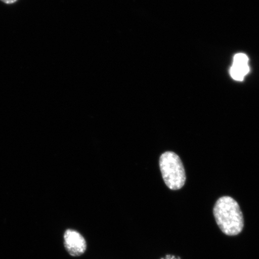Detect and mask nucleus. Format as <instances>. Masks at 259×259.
<instances>
[{
    "label": "nucleus",
    "mask_w": 259,
    "mask_h": 259,
    "mask_svg": "<svg viewBox=\"0 0 259 259\" xmlns=\"http://www.w3.org/2000/svg\"><path fill=\"white\" fill-rule=\"evenodd\" d=\"M64 245L66 251L73 257H79L87 250L85 239L79 232L73 229H67L64 234Z\"/></svg>",
    "instance_id": "3"
},
{
    "label": "nucleus",
    "mask_w": 259,
    "mask_h": 259,
    "mask_svg": "<svg viewBox=\"0 0 259 259\" xmlns=\"http://www.w3.org/2000/svg\"><path fill=\"white\" fill-rule=\"evenodd\" d=\"M0 1L5 3V4L12 5L14 4L18 0H0Z\"/></svg>",
    "instance_id": "6"
},
{
    "label": "nucleus",
    "mask_w": 259,
    "mask_h": 259,
    "mask_svg": "<svg viewBox=\"0 0 259 259\" xmlns=\"http://www.w3.org/2000/svg\"><path fill=\"white\" fill-rule=\"evenodd\" d=\"M213 213L217 224L223 234L231 236L241 234L244 226V217L239 204L232 197H220L215 203Z\"/></svg>",
    "instance_id": "1"
},
{
    "label": "nucleus",
    "mask_w": 259,
    "mask_h": 259,
    "mask_svg": "<svg viewBox=\"0 0 259 259\" xmlns=\"http://www.w3.org/2000/svg\"><path fill=\"white\" fill-rule=\"evenodd\" d=\"M248 58L245 54H238L234 57V63L231 68V76L236 80L241 81L250 71L248 65Z\"/></svg>",
    "instance_id": "4"
},
{
    "label": "nucleus",
    "mask_w": 259,
    "mask_h": 259,
    "mask_svg": "<svg viewBox=\"0 0 259 259\" xmlns=\"http://www.w3.org/2000/svg\"><path fill=\"white\" fill-rule=\"evenodd\" d=\"M161 259H181L180 257L172 254H167L166 256L162 257Z\"/></svg>",
    "instance_id": "5"
},
{
    "label": "nucleus",
    "mask_w": 259,
    "mask_h": 259,
    "mask_svg": "<svg viewBox=\"0 0 259 259\" xmlns=\"http://www.w3.org/2000/svg\"><path fill=\"white\" fill-rule=\"evenodd\" d=\"M160 167L164 183L170 190H180L184 186L186 171L177 154L170 151L162 154L160 158Z\"/></svg>",
    "instance_id": "2"
}]
</instances>
